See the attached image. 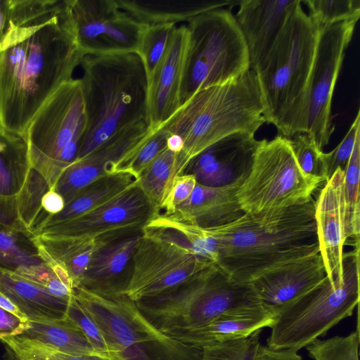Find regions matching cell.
Returning <instances> with one entry per match:
<instances>
[{"instance_id":"obj_1","label":"cell","mask_w":360,"mask_h":360,"mask_svg":"<svg viewBox=\"0 0 360 360\" xmlns=\"http://www.w3.org/2000/svg\"><path fill=\"white\" fill-rule=\"evenodd\" d=\"M84 57L65 0H19L0 50V128L24 137L36 113L73 79Z\"/></svg>"},{"instance_id":"obj_2","label":"cell","mask_w":360,"mask_h":360,"mask_svg":"<svg viewBox=\"0 0 360 360\" xmlns=\"http://www.w3.org/2000/svg\"><path fill=\"white\" fill-rule=\"evenodd\" d=\"M314 200L288 208L244 213L206 228L214 239L217 265L234 281L249 283L286 263L319 252Z\"/></svg>"},{"instance_id":"obj_3","label":"cell","mask_w":360,"mask_h":360,"mask_svg":"<svg viewBox=\"0 0 360 360\" xmlns=\"http://www.w3.org/2000/svg\"><path fill=\"white\" fill-rule=\"evenodd\" d=\"M80 65L85 129L76 161L147 119L148 80L137 53L86 56Z\"/></svg>"},{"instance_id":"obj_4","label":"cell","mask_w":360,"mask_h":360,"mask_svg":"<svg viewBox=\"0 0 360 360\" xmlns=\"http://www.w3.org/2000/svg\"><path fill=\"white\" fill-rule=\"evenodd\" d=\"M264 103L255 72L250 69L226 83L194 94L163 125L184 143L177 175L200 153L226 136L255 134L265 122Z\"/></svg>"},{"instance_id":"obj_5","label":"cell","mask_w":360,"mask_h":360,"mask_svg":"<svg viewBox=\"0 0 360 360\" xmlns=\"http://www.w3.org/2000/svg\"><path fill=\"white\" fill-rule=\"evenodd\" d=\"M301 3L289 15L266 58L254 70L265 106V122L287 138L303 133L304 98L319 30Z\"/></svg>"},{"instance_id":"obj_6","label":"cell","mask_w":360,"mask_h":360,"mask_svg":"<svg viewBox=\"0 0 360 360\" xmlns=\"http://www.w3.org/2000/svg\"><path fill=\"white\" fill-rule=\"evenodd\" d=\"M359 302V243L344 252L342 276L326 281L302 295L272 307L274 322L267 346L298 352L352 316Z\"/></svg>"},{"instance_id":"obj_7","label":"cell","mask_w":360,"mask_h":360,"mask_svg":"<svg viewBox=\"0 0 360 360\" xmlns=\"http://www.w3.org/2000/svg\"><path fill=\"white\" fill-rule=\"evenodd\" d=\"M257 302L250 283L234 281L212 264L172 290L136 304L156 330L168 335L204 325L228 310Z\"/></svg>"},{"instance_id":"obj_8","label":"cell","mask_w":360,"mask_h":360,"mask_svg":"<svg viewBox=\"0 0 360 360\" xmlns=\"http://www.w3.org/2000/svg\"><path fill=\"white\" fill-rule=\"evenodd\" d=\"M187 27L181 106L197 92L226 83L251 68L245 37L229 9L200 14Z\"/></svg>"},{"instance_id":"obj_9","label":"cell","mask_w":360,"mask_h":360,"mask_svg":"<svg viewBox=\"0 0 360 360\" xmlns=\"http://www.w3.org/2000/svg\"><path fill=\"white\" fill-rule=\"evenodd\" d=\"M84 129L81 81L72 79L50 96L25 132L30 167L54 186L76 161Z\"/></svg>"},{"instance_id":"obj_10","label":"cell","mask_w":360,"mask_h":360,"mask_svg":"<svg viewBox=\"0 0 360 360\" xmlns=\"http://www.w3.org/2000/svg\"><path fill=\"white\" fill-rule=\"evenodd\" d=\"M323 182L301 170L288 138L278 135L259 141L236 196L245 213H260L308 203Z\"/></svg>"},{"instance_id":"obj_11","label":"cell","mask_w":360,"mask_h":360,"mask_svg":"<svg viewBox=\"0 0 360 360\" xmlns=\"http://www.w3.org/2000/svg\"><path fill=\"white\" fill-rule=\"evenodd\" d=\"M356 20L319 27L318 39L303 104V133L323 150L334 131L331 103L345 50Z\"/></svg>"},{"instance_id":"obj_12","label":"cell","mask_w":360,"mask_h":360,"mask_svg":"<svg viewBox=\"0 0 360 360\" xmlns=\"http://www.w3.org/2000/svg\"><path fill=\"white\" fill-rule=\"evenodd\" d=\"M122 294L134 302L165 293L212 263L170 240L141 231Z\"/></svg>"},{"instance_id":"obj_13","label":"cell","mask_w":360,"mask_h":360,"mask_svg":"<svg viewBox=\"0 0 360 360\" xmlns=\"http://www.w3.org/2000/svg\"><path fill=\"white\" fill-rule=\"evenodd\" d=\"M72 30L84 55L136 53L146 25L115 0H65Z\"/></svg>"},{"instance_id":"obj_14","label":"cell","mask_w":360,"mask_h":360,"mask_svg":"<svg viewBox=\"0 0 360 360\" xmlns=\"http://www.w3.org/2000/svg\"><path fill=\"white\" fill-rule=\"evenodd\" d=\"M73 296L115 354L134 344L165 335L146 319L135 302L122 293L99 292L79 285L74 288Z\"/></svg>"},{"instance_id":"obj_15","label":"cell","mask_w":360,"mask_h":360,"mask_svg":"<svg viewBox=\"0 0 360 360\" xmlns=\"http://www.w3.org/2000/svg\"><path fill=\"white\" fill-rule=\"evenodd\" d=\"M154 217L137 181L127 190L74 219L45 227L37 235L49 236H101L109 233L141 231Z\"/></svg>"},{"instance_id":"obj_16","label":"cell","mask_w":360,"mask_h":360,"mask_svg":"<svg viewBox=\"0 0 360 360\" xmlns=\"http://www.w3.org/2000/svg\"><path fill=\"white\" fill-rule=\"evenodd\" d=\"M153 131L146 121L122 131L101 147L68 167L51 190L60 194L66 205L97 179L123 172L128 158Z\"/></svg>"},{"instance_id":"obj_17","label":"cell","mask_w":360,"mask_h":360,"mask_svg":"<svg viewBox=\"0 0 360 360\" xmlns=\"http://www.w3.org/2000/svg\"><path fill=\"white\" fill-rule=\"evenodd\" d=\"M345 171L338 168L326 182L314 204L319 254L330 281L342 276L346 235Z\"/></svg>"},{"instance_id":"obj_18","label":"cell","mask_w":360,"mask_h":360,"mask_svg":"<svg viewBox=\"0 0 360 360\" xmlns=\"http://www.w3.org/2000/svg\"><path fill=\"white\" fill-rule=\"evenodd\" d=\"M186 25L176 27L165 54L148 82L147 119L155 130L181 107V90L188 46Z\"/></svg>"},{"instance_id":"obj_19","label":"cell","mask_w":360,"mask_h":360,"mask_svg":"<svg viewBox=\"0 0 360 360\" xmlns=\"http://www.w3.org/2000/svg\"><path fill=\"white\" fill-rule=\"evenodd\" d=\"M259 141L254 134L226 136L200 153L189 163L197 184L211 187L231 184L249 173Z\"/></svg>"},{"instance_id":"obj_20","label":"cell","mask_w":360,"mask_h":360,"mask_svg":"<svg viewBox=\"0 0 360 360\" xmlns=\"http://www.w3.org/2000/svg\"><path fill=\"white\" fill-rule=\"evenodd\" d=\"M300 0H241L235 16L255 70L266 58Z\"/></svg>"},{"instance_id":"obj_21","label":"cell","mask_w":360,"mask_h":360,"mask_svg":"<svg viewBox=\"0 0 360 360\" xmlns=\"http://www.w3.org/2000/svg\"><path fill=\"white\" fill-rule=\"evenodd\" d=\"M274 319L273 307L259 303L228 310L204 325L167 336L200 349L215 343L248 337L270 327Z\"/></svg>"},{"instance_id":"obj_22","label":"cell","mask_w":360,"mask_h":360,"mask_svg":"<svg viewBox=\"0 0 360 360\" xmlns=\"http://www.w3.org/2000/svg\"><path fill=\"white\" fill-rule=\"evenodd\" d=\"M327 278L319 252L273 269L250 283L263 304L277 307L302 295Z\"/></svg>"},{"instance_id":"obj_23","label":"cell","mask_w":360,"mask_h":360,"mask_svg":"<svg viewBox=\"0 0 360 360\" xmlns=\"http://www.w3.org/2000/svg\"><path fill=\"white\" fill-rule=\"evenodd\" d=\"M244 179L219 187L197 184L190 197L176 208L174 214L167 217L202 228L230 223L245 213L236 196Z\"/></svg>"},{"instance_id":"obj_24","label":"cell","mask_w":360,"mask_h":360,"mask_svg":"<svg viewBox=\"0 0 360 360\" xmlns=\"http://www.w3.org/2000/svg\"><path fill=\"white\" fill-rule=\"evenodd\" d=\"M124 236L126 233L121 232L95 236L39 235L36 236V240L46 263H55L64 269L75 288L101 249Z\"/></svg>"},{"instance_id":"obj_25","label":"cell","mask_w":360,"mask_h":360,"mask_svg":"<svg viewBox=\"0 0 360 360\" xmlns=\"http://www.w3.org/2000/svg\"><path fill=\"white\" fill-rule=\"evenodd\" d=\"M0 268L46 290L56 271L42 259L36 236L27 229L0 224Z\"/></svg>"},{"instance_id":"obj_26","label":"cell","mask_w":360,"mask_h":360,"mask_svg":"<svg viewBox=\"0 0 360 360\" xmlns=\"http://www.w3.org/2000/svg\"><path fill=\"white\" fill-rule=\"evenodd\" d=\"M0 292L30 321L49 322L67 316L70 301L55 297L40 285L1 268Z\"/></svg>"},{"instance_id":"obj_27","label":"cell","mask_w":360,"mask_h":360,"mask_svg":"<svg viewBox=\"0 0 360 360\" xmlns=\"http://www.w3.org/2000/svg\"><path fill=\"white\" fill-rule=\"evenodd\" d=\"M241 0H115L120 8L146 25L188 22L207 11L238 6Z\"/></svg>"},{"instance_id":"obj_28","label":"cell","mask_w":360,"mask_h":360,"mask_svg":"<svg viewBox=\"0 0 360 360\" xmlns=\"http://www.w3.org/2000/svg\"><path fill=\"white\" fill-rule=\"evenodd\" d=\"M141 234V231L124 236L101 248L90 262L78 285L99 292H118L112 281L131 262Z\"/></svg>"},{"instance_id":"obj_29","label":"cell","mask_w":360,"mask_h":360,"mask_svg":"<svg viewBox=\"0 0 360 360\" xmlns=\"http://www.w3.org/2000/svg\"><path fill=\"white\" fill-rule=\"evenodd\" d=\"M136 181L137 179L127 172L110 174L97 179L66 204L61 212L48 215L37 234L45 227L74 219L99 207L127 190Z\"/></svg>"},{"instance_id":"obj_30","label":"cell","mask_w":360,"mask_h":360,"mask_svg":"<svg viewBox=\"0 0 360 360\" xmlns=\"http://www.w3.org/2000/svg\"><path fill=\"white\" fill-rule=\"evenodd\" d=\"M18 336L70 354L101 355L92 347L80 328L68 316L63 319L49 322L28 321L25 330Z\"/></svg>"},{"instance_id":"obj_31","label":"cell","mask_w":360,"mask_h":360,"mask_svg":"<svg viewBox=\"0 0 360 360\" xmlns=\"http://www.w3.org/2000/svg\"><path fill=\"white\" fill-rule=\"evenodd\" d=\"M30 169L24 137L0 128V197L16 198Z\"/></svg>"},{"instance_id":"obj_32","label":"cell","mask_w":360,"mask_h":360,"mask_svg":"<svg viewBox=\"0 0 360 360\" xmlns=\"http://www.w3.org/2000/svg\"><path fill=\"white\" fill-rule=\"evenodd\" d=\"M178 153L166 148L140 174L137 183L153 211L159 214L162 202L177 175Z\"/></svg>"},{"instance_id":"obj_33","label":"cell","mask_w":360,"mask_h":360,"mask_svg":"<svg viewBox=\"0 0 360 360\" xmlns=\"http://www.w3.org/2000/svg\"><path fill=\"white\" fill-rule=\"evenodd\" d=\"M198 349L169 336L134 344L114 356L115 360H195Z\"/></svg>"},{"instance_id":"obj_34","label":"cell","mask_w":360,"mask_h":360,"mask_svg":"<svg viewBox=\"0 0 360 360\" xmlns=\"http://www.w3.org/2000/svg\"><path fill=\"white\" fill-rule=\"evenodd\" d=\"M360 133L356 136L351 157L345 169L344 198L347 238L359 241L360 233Z\"/></svg>"},{"instance_id":"obj_35","label":"cell","mask_w":360,"mask_h":360,"mask_svg":"<svg viewBox=\"0 0 360 360\" xmlns=\"http://www.w3.org/2000/svg\"><path fill=\"white\" fill-rule=\"evenodd\" d=\"M49 190L44 177L30 167L25 182L16 198L19 219L30 232L41 221V200Z\"/></svg>"},{"instance_id":"obj_36","label":"cell","mask_w":360,"mask_h":360,"mask_svg":"<svg viewBox=\"0 0 360 360\" xmlns=\"http://www.w3.org/2000/svg\"><path fill=\"white\" fill-rule=\"evenodd\" d=\"M176 27L172 24L146 25L136 53L144 65L148 82L163 58Z\"/></svg>"},{"instance_id":"obj_37","label":"cell","mask_w":360,"mask_h":360,"mask_svg":"<svg viewBox=\"0 0 360 360\" xmlns=\"http://www.w3.org/2000/svg\"><path fill=\"white\" fill-rule=\"evenodd\" d=\"M20 360H115L98 354L73 355L18 335L0 339Z\"/></svg>"},{"instance_id":"obj_38","label":"cell","mask_w":360,"mask_h":360,"mask_svg":"<svg viewBox=\"0 0 360 360\" xmlns=\"http://www.w3.org/2000/svg\"><path fill=\"white\" fill-rule=\"evenodd\" d=\"M262 330L250 335L202 347L195 360H254L261 345Z\"/></svg>"},{"instance_id":"obj_39","label":"cell","mask_w":360,"mask_h":360,"mask_svg":"<svg viewBox=\"0 0 360 360\" xmlns=\"http://www.w3.org/2000/svg\"><path fill=\"white\" fill-rule=\"evenodd\" d=\"M309 16L318 27H323L360 16L359 0H307Z\"/></svg>"},{"instance_id":"obj_40","label":"cell","mask_w":360,"mask_h":360,"mask_svg":"<svg viewBox=\"0 0 360 360\" xmlns=\"http://www.w3.org/2000/svg\"><path fill=\"white\" fill-rule=\"evenodd\" d=\"M360 337L359 326L346 336H335L326 340L316 339L306 347L309 356L314 360H359Z\"/></svg>"},{"instance_id":"obj_41","label":"cell","mask_w":360,"mask_h":360,"mask_svg":"<svg viewBox=\"0 0 360 360\" xmlns=\"http://www.w3.org/2000/svg\"><path fill=\"white\" fill-rule=\"evenodd\" d=\"M288 139L301 170L308 176L326 182L324 153L317 147L311 137L307 134L300 133Z\"/></svg>"},{"instance_id":"obj_42","label":"cell","mask_w":360,"mask_h":360,"mask_svg":"<svg viewBox=\"0 0 360 360\" xmlns=\"http://www.w3.org/2000/svg\"><path fill=\"white\" fill-rule=\"evenodd\" d=\"M170 134L165 125L153 130L128 158L123 172L138 179L141 172L167 148Z\"/></svg>"},{"instance_id":"obj_43","label":"cell","mask_w":360,"mask_h":360,"mask_svg":"<svg viewBox=\"0 0 360 360\" xmlns=\"http://www.w3.org/2000/svg\"><path fill=\"white\" fill-rule=\"evenodd\" d=\"M67 316L82 331L92 347L101 355L114 357L115 353L93 320L86 314L74 296L70 300Z\"/></svg>"},{"instance_id":"obj_44","label":"cell","mask_w":360,"mask_h":360,"mask_svg":"<svg viewBox=\"0 0 360 360\" xmlns=\"http://www.w3.org/2000/svg\"><path fill=\"white\" fill-rule=\"evenodd\" d=\"M359 133H360L359 110H358L349 131L338 146L332 151L323 153L326 182L330 179L338 168L345 171Z\"/></svg>"},{"instance_id":"obj_45","label":"cell","mask_w":360,"mask_h":360,"mask_svg":"<svg viewBox=\"0 0 360 360\" xmlns=\"http://www.w3.org/2000/svg\"><path fill=\"white\" fill-rule=\"evenodd\" d=\"M197 184L194 176L190 173L176 175L172 181L162 202L161 210L165 216L174 214L176 208L191 195Z\"/></svg>"},{"instance_id":"obj_46","label":"cell","mask_w":360,"mask_h":360,"mask_svg":"<svg viewBox=\"0 0 360 360\" xmlns=\"http://www.w3.org/2000/svg\"><path fill=\"white\" fill-rule=\"evenodd\" d=\"M19 0H0V50L14 26Z\"/></svg>"},{"instance_id":"obj_47","label":"cell","mask_w":360,"mask_h":360,"mask_svg":"<svg viewBox=\"0 0 360 360\" xmlns=\"http://www.w3.org/2000/svg\"><path fill=\"white\" fill-rule=\"evenodd\" d=\"M28 321L0 307V339L20 335L26 328Z\"/></svg>"},{"instance_id":"obj_48","label":"cell","mask_w":360,"mask_h":360,"mask_svg":"<svg viewBox=\"0 0 360 360\" xmlns=\"http://www.w3.org/2000/svg\"><path fill=\"white\" fill-rule=\"evenodd\" d=\"M16 198L0 197V224L27 229L19 219Z\"/></svg>"},{"instance_id":"obj_49","label":"cell","mask_w":360,"mask_h":360,"mask_svg":"<svg viewBox=\"0 0 360 360\" xmlns=\"http://www.w3.org/2000/svg\"><path fill=\"white\" fill-rule=\"evenodd\" d=\"M254 360H302V357L295 350L274 349L261 345Z\"/></svg>"},{"instance_id":"obj_50","label":"cell","mask_w":360,"mask_h":360,"mask_svg":"<svg viewBox=\"0 0 360 360\" xmlns=\"http://www.w3.org/2000/svg\"><path fill=\"white\" fill-rule=\"evenodd\" d=\"M65 203L62 196L53 190H49L42 198L43 221L48 215L59 213L65 207ZM42 225V224H41Z\"/></svg>"},{"instance_id":"obj_51","label":"cell","mask_w":360,"mask_h":360,"mask_svg":"<svg viewBox=\"0 0 360 360\" xmlns=\"http://www.w3.org/2000/svg\"><path fill=\"white\" fill-rule=\"evenodd\" d=\"M0 307L17 315L18 316L28 320L19 309L3 293L0 292Z\"/></svg>"},{"instance_id":"obj_52","label":"cell","mask_w":360,"mask_h":360,"mask_svg":"<svg viewBox=\"0 0 360 360\" xmlns=\"http://www.w3.org/2000/svg\"><path fill=\"white\" fill-rule=\"evenodd\" d=\"M184 148L181 139L175 134H170L167 142V148L176 153H181Z\"/></svg>"},{"instance_id":"obj_53","label":"cell","mask_w":360,"mask_h":360,"mask_svg":"<svg viewBox=\"0 0 360 360\" xmlns=\"http://www.w3.org/2000/svg\"><path fill=\"white\" fill-rule=\"evenodd\" d=\"M5 348L6 353L4 355V360H20L7 347Z\"/></svg>"}]
</instances>
